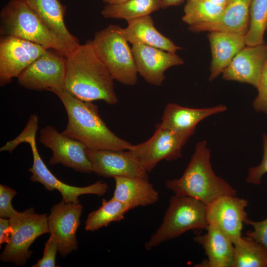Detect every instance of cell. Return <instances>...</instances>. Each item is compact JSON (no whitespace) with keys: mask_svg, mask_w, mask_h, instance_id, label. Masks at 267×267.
Returning a JSON list of instances; mask_svg holds the SVG:
<instances>
[{"mask_svg":"<svg viewBox=\"0 0 267 267\" xmlns=\"http://www.w3.org/2000/svg\"><path fill=\"white\" fill-rule=\"evenodd\" d=\"M37 131V129L32 130L23 140V142L30 145L33 154V164L28 170L32 173L31 181L40 182L48 191L58 190L62 195V200L66 203H79L78 197L81 195L102 196L106 193L108 186L102 180L86 186L77 187L67 184L55 177L40 156L36 143Z\"/></svg>","mask_w":267,"mask_h":267,"instance_id":"cell-8","label":"cell"},{"mask_svg":"<svg viewBox=\"0 0 267 267\" xmlns=\"http://www.w3.org/2000/svg\"><path fill=\"white\" fill-rule=\"evenodd\" d=\"M127 23L123 31L128 43H141L173 53L181 48L155 28L150 15L130 20Z\"/></svg>","mask_w":267,"mask_h":267,"instance_id":"cell-24","label":"cell"},{"mask_svg":"<svg viewBox=\"0 0 267 267\" xmlns=\"http://www.w3.org/2000/svg\"><path fill=\"white\" fill-rule=\"evenodd\" d=\"M12 232L0 256L4 263L24 266L31 258V244L38 237L49 233L48 217L46 214H37L33 208L17 212L9 219Z\"/></svg>","mask_w":267,"mask_h":267,"instance_id":"cell-7","label":"cell"},{"mask_svg":"<svg viewBox=\"0 0 267 267\" xmlns=\"http://www.w3.org/2000/svg\"><path fill=\"white\" fill-rule=\"evenodd\" d=\"M224 6L204 0H187L181 19L188 26L213 22L220 16Z\"/></svg>","mask_w":267,"mask_h":267,"instance_id":"cell-29","label":"cell"},{"mask_svg":"<svg viewBox=\"0 0 267 267\" xmlns=\"http://www.w3.org/2000/svg\"><path fill=\"white\" fill-rule=\"evenodd\" d=\"M129 210L126 204L112 197L108 201L103 199L101 206L88 215L85 229L93 231L107 226L111 222L121 221Z\"/></svg>","mask_w":267,"mask_h":267,"instance_id":"cell-27","label":"cell"},{"mask_svg":"<svg viewBox=\"0 0 267 267\" xmlns=\"http://www.w3.org/2000/svg\"><path fill=\"white\" fill-rule=\"evenodd\" d=\"M12 229L9 219L0 218V244L8 243L9 241Z\"/></svg>","mask_w":267,"mask_h":267,"instance_id":"cell-35","label":"cell"},{"mask_svg":"<svg viewBox=\"0 0 267 267\" xmlns=\"http://www.w3.org/2000/svg\"><path fill=\"white\" fill-rule=\"evenodd\" d=\"M252 0H228L220 16L215 21L188 27L193 33L222 32L245 35L249 25Z\"/></svg>","mask_w":267,"mask_h":267,"instance_id":"cell-19","label":"cell"},{"mask_svg":"<svg viewBox=\"0 0 267 267\" xmlns=\"http://www.w3.org/2000/svg\"><path fill=\"white\" fill-rule=\"evenodd\" d=\"M248 201L236 195L220 196L206 206L208 224L227 235L234 243L241 235L243 224L247 218L245 208Z\"/></svg>","mask_w":267,"mask_h":267,"instance_id":"cell-13","label":"cell"},{"mask_svg":"<svg viewBox=\"0 0 267 267\" xmlns=\"http://www.w3.org/2000/svg\"><path fill=\"white\" fill-rule=\"evenodd\" d=\"M206 206L194 198L175 194L170 199L161 224L145 243L146 249L150 250L188 230H206Z\"/></svg>","mask_w":267,"mask_h":267,"instance_id":"cell-5","label":"cell"},{"mask_svg":"<svg viewBox=\"0 0 267 267\" xmlns=\"http://www.w3.org/2000/svg\"><path fill=\"white\" fill-rule=\"evenodd\" d=\"M103 1L107 4H118L122 3L129 0H102Z\"/></svg>","mask_w":267,"mask_h":267,"instance_id":"cell-37","label":"cell"},{"mask_svg":"<svg viewBox=\"0 0 267 267\" xmlns=\"http://www.w3.org/2000/svg\"><path fill=\"white\" fill-rule=\"evenodd\" d=\"M132 50L138 74L147 83L156 86L162 85L168 69L184 63L176 53L141 43L133 44Z\"/></svg>","mask_w":267,"mask_h":267,"instance_id":"cell-16","label":"cell"},{"mask_svg":"<svg viewBox=\"0 0 267 267\" xmlns=\"http://www.w3.org/2000/svg\"><path fill=\"white\" fill-rule=\"evenodd\" d=\"M83 209L80 203L62 200L54 205L48 217L49 233L56 240L58 251L63 257L78 249L76 232L80 225Z\"/></svg>","mask_w":267,"mask_h":267,"instance_id":"cell-14","label":"cell"},{"mask_svg":"<svg viewBox=\"0 0 267 267\" xmlns=\"http://www.w3.org/2000/svg\"><path fill=\"white\" fill-rule=\"evenodd\" d=\"M115 188L112 198L124 203L130 209L156 203L159 193L148 179L136 177H115Z\"/></svg>","mask_w":267,"mask_h":267,"instance_id":"cell-22","label":"cell"},{"mask_svg":"<svg viewBox=\"0 0 267 267\" xmlns=\"http://www.w3.org/2000/svg\"><path fill=\"white\" fill-rule=\"evenodd\" d=\"M16 191L7 186L0 185V217L9 219L18 211L12 207L11 200Z\"/></svg>","mask_w":267,"mask_h":267,"instance_id":"cell-31","label":"cell"},{"mask_svg":"<svg viewBox=\"0 0 267 267\" xmlns=\"http://www.w3.org/2000/svg\"><path fill=\"white\" fill-rule=\"evenodd\" d=\"M264 154L261 163L257 166L251 167L248 170L246 178L248 183L256 185H259L263 176L267 173V134L263 136Z\"/></svg>","mask_w":267,"mask_h":267,"instance_id":"cell-30","label":"cell"},{"mask_svg":"<svg viewBox=\"0 0 267 267\" xmlns=\"http://www.w3.org/2000/svg\"><path fill=\"white\" fill-rule=\"evenodd\" d=\"M257 89L258 93L253 101V107L257 111L267 114V60L264 66Z\"/></svg>","mask_w":267,"mask_h":267,"instance_id":"cell-32","label":"cell"},{"mask_svg":"<svg viewBox=\"0 0 267 267\" xmlns=\"http://www.w3.org/2000/svg\"><path fill=\"white\" fill-rule=\"evenodd\" d=\"M65 73V56L56 50L47 49L20 74L17 81L30 90L50 91L63 88Z\"/></svg>","mask_w":267,"mask_h":267,"instance_id":"cell-9","label":"cell"},{"mask_svg":"<svg viewBox=\"0 0 267 267\" xmlns=\"http://www.w3.org/2000/svg\"><path fill=\"white\" fill-rule=\"evenodd\" d=\"M244 223L251 225L253 228V230H247L245 232L246 235L250 237L267 249V218L258 222L247 218Z\"/></svg>","mask_w":267,"mask_h":267,"instance_id":"cell-33","label":"cell"},{"mask_svg":"<svg viewBox=\"0 0 267 267\" xmlns=\"http://www.w3.org/2000/svg\"><path fill=\"white\" fill-rule=\"evenodd\" d=\"M50 91L60 99L66 111L68 123L61 133L93 150H128L130 142L120 138L106 126L99 116L98 106L91 101L81 100L63 88Z\"/></svg>","mask_w":267,"mask_h":267,"instance_id":"cell-2","label":"cell"},{"mask_svg":"<svg viewBox=\"0 0 267 267\" xmlns=\"http://www.w3.org/2000/svg\"><path fill=\"white\" fill-rule=\"evenodd\" d=\"M65 57L64 89L83 101L101 100L110 105L118 102L114 80L96 53L91 40L79 44Z\"/></svg>","mask_w":267,"mask_h":267,"instance_id":"cell-1","label":"cell"},{"mask_svg":"<svg viewBox=\"0 0 267 267\" xmlns=\"http://www.w3.org/2000/svg\"><path fill=\"white\" fill-rule=\"evenodd\" d=\"M207 37L212 60L209 80L218 77L231 63L235 56L246 45L245 35L222 32H209Z\"/></svg>","mask_w":267,"mask_h":267,"instance_id":"cell-21","label":"cell"},{"mask_svg":"<svg viewBox=\"0 0 267 267\" xmlns=\"http://www.w3.org/2000/svg\"><path fill=\"white\" fill-rule=\"evenodd\" d=\"M58 251L57 242L55 238L50 235L49 238L45 243L43 257L37 263L32 266L33 267H55V257Z\"/></svg>","mask_w":267,"mask_h":267,"instance_id":"cell-34","label":"cell"},{"mask_svg":"<svg viewBox=\"0 0 267 267\" xmlns=\"http://www.w3.org/2000/svg\"><path fill=\"white\" fill-rule=\"evenodd\" d=\"M232 267H267V249L249 236H241L234 243Z\"/></svg>","mask_w":267,"mask_h":267,"instance_id":"cell-26","label":"cell"},{"mask_svg":"<svg viewBox=\"0 0 267 267\" xmlns=\"http://www.w3.org/2000/svg\"><path fill=\"white\" fill-rule=\"evenodd\" d=\"M40 134V142L52 152L49 165L62 164L81 173L92 172L86 152L87 148L81 142L59 133L50 125L42 128Z\"/></svg>","mask_w":267,"mask_h":267,"instance_id":"cell-12","label":"cell"},{"mask_svg":"<svg viewBox=\"0 0 267 267\" xmlns=\"http://www.w3.org/2000/svg\"><path fill=\"white\" fill-rule=\"evenodd\" d=\"M266 31H267V0H252L249 28L245 36L246 45L254 46L265 43Z\"/></svg>","mask_w":267,"mask_h":267,"instance_id":"cell-28","label":"cell"},{"mask_svg":"<svg viewBox=\"0 0 267 267\" xmlns=\"http://www.w3.org/2000/svg\"><path fill=\"white\" fill-rule=\"evenodd\" d=\"M223 105L204 108L183 107L175 103L167 104L163 111L160 126L169 130L186 142L194 133L197 125L206 117L224 112Z\"/></svg>","mask_w":267,"mask_h":267,"instance_id":"cell-18","label":"cell"},{"mask_svg":"<svg viewBox=\"0 0 267 267\" xmlns=\"http://www.w3.org/2000/svg\"><path fill=\"white\" fill-rule=\"evenodd\" d=\"M185 143L174 133L157 124L153 135L148 140L136 145L132 144L128 150L149 173L161 160L172 161L181 158V149Z\"/></svg>","mask_w":267,"mask_h":267,"instance_id":"cell-11","label":"cell"},{"mask_svg":"<svg viewBox=\"0 0 267 267\" xmlns=\"http://www.w3.org/2000/svg\"><path fill=\"white\" fill-rule=\"evenodd\" d=\"M210 2L215 4L224 6L227 3L228 0H204Z\"/></svg>","mask_w":267,"mask_h":267,"instance_id":"cell-38","label":"cell"},{"mask_svg":"<svg viewBox=\"0 0 267 267\" xmlns=\"http://www.w3.org/2000/svg\"><path fill=\"white\" fill-rule=\"evenodd\" d=\"M92 172L105 178L136 177L148 179V172L129 150L86 149Z\"/></svg>","mask_w":267,"mask_h":267,"instance_id":"cell-15","label":"cell"},{"mask_svg":"<svg viewBox=\"0 0 267 267\" xmlns=\"http://www.w3.org/2000/svg\"><path fill=\"white\" fill-rule=\"evenodd\" d=\"M47 49L27 40L11 36L0 39V86L10 83L12 79L33 62Z\"/></svg>","mask_w":267,"mask_h":267,"instance_id":"cell-10","label":"cell"},{"mask_svg":"<svg viewBox=\"0 0 267 267\" xmlns=\"http://www.w3.org/2000/svg\"><path fill=\"white\" fill-rule=\"evenodd\" d=\"M166 187L175 194L197 199L206 206L223 195H236L231 185L214 172L210 151L205 140L198 142L182 175L167 181Z\"/></svg>","mask_w":267,"mask_h":267,"instance_id":"cell-3","label":"cell"},{"mask_svg":"<svg viewBox=\"0 0 267 267\" xmlns=\"http://www.w3.org/2000/svg\"><path fill=\"white\" fill-rule=\"evenodd\" d=\"M207 232L198 235L193 240L204 249L207 257L197 267H232L234 260V244L230 238L217 227L208 224Z\"/></svg>","mask_w":267,"mask_h":267,"instance_id":"cell-20","label":"cell"},{"mask_svg":"<svg viewBox=\"0 0 267 267\" xmlns=\"http://www.w3.org/2000/svg\"><path fill=\"white\" fill-rule=\"evenodd\" d=\"M45 25L73 48L80 44L64 23L66 7L59 0H24Z\"/></svg>","mask_w":267,"mask_h":267,"instance_id":"cell-23","label":"cell"},{"mask_svg":"<svg viewBox=\"0 0 267 267\" xmlns=\"http://www.w3.org/2000/svg\"><path fill=\"white\" fill-rule=\"evenodd\" d=\"M184 0H162L161 9H165L172 6H178L183 2Z\"/></svg>","mask_w":267,"mask_h":267,"instance_id":"cell-36","label":"cell"},{"mask_svg":"<svg viewBox=\"0 0 267 267\" xmlns=\"http://www.w3.org/2000/svg\"><path fill=\"white\" fill-rule=\"evenodd\" d=\"M123 28L109 25L97 32L91 40L93 47L114 80L128 86L137 82L132 48L123 34Z\"/></svg>","mask_w":267,"mask_h":267,"instance_id":"cell-6","label":"cell"},{"mask_svg":"<svg viewBox=\"0 0 267 267\" xmlns=\"http://www.w3.org/2000/svg\"><path fill=\"white\" fill-rule=\"evenodd\" d=\"M267 60V43L243 47L222 72L226 80L247 83L257 88Z\"/></svg>","mask_w":267,"mask_h":267,"instance_id":"cell-17","label":"cell"},{"mask_svg":"<svg viewBox=\"0 0 267 267\" xmlns=\"http://www.w3.org/2000/svg\"><path fill=\"white\" fill-rule=\"evenodd\" d=\"M162 0H129L118 4H106L101 11L105 18L123 19L127 21L150 15L161 8Z\"/></svg>","mask_w":267,"mask_h":267,"instance_id":"cell-25","label":"cell"},{"mask_svg":"<svg viewBox=\"0 0 267 267\" xmlns=\"http://www.w3.org/2000/svg\"><path fill=\"white\" fill-rule=\"evenodd\" d=\"M0 33L53 49L65 56L74 48L50 30L24 0H10L0 13Z\"/></svg>","mask_w":267,"mask_h":267,"instance_id":"cell-4","label":"cell"}]
</instances>
